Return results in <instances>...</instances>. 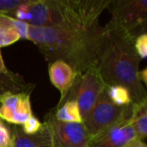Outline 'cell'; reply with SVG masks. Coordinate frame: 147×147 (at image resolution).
I'll return each instance as SVG.
<instances>
[{"label":"cell","mask_w":147,"mask_h":147,"mask_svg":"<svg viewBox=\"0 0 147 147\" xmlns=\"http://www.w3.org/2000/svg\"><path fill=\"white\" fill-rule=\"evenodd\" d=\"M57 121L65 123H83V118L79 107L75 101L65 102L56 110H53Z\"/></svg>","instance_id":"obj_15"},{"label":"cell","mask_w":147,"mask_h":147,"mask_svg":"<svg viewBox=\"0 0 147 147\" xmlns=\"http://www.w3.org/2000/svg\"><path fill=\"white\" fill-rule=\"evenodd\" d=\"M130 117H124L90 138L89 147H122L137 139Z\"/></svg>","instance_id":"obj_9"},{"label":"cell","mask_w":147,"mask_h":147,"mask_svg":"<svg viewBox=\"0 0 147 147\" xmlns=\"http://www.w3.org/2000/svg\"><path fill=\"white\" fill-rule=\"evenodd\" d=\"M110 1L24 0L7 16L33 27L87 30L99 25Z\"/></svg>","instance_id":"obj_2"},{"label":"cell","mask_w":147,"mask_h":147,"mask_svg":"<svg viewBox=\"0 0 147 147\" xmlns=\"http://www.w3.org/2000/svg\"><path fill=\"white\" fill-rule=\"evenodd\" d=\"M11 134L9 128L3 125L0 124V147H11Z\"/></svg>","instance_id":"obj_20"},{"label":"cell","mask_w":147,"mask_h":147,"mask_svg":"<svg viewBox=\"0 0 147 147\" xmlns=\"http://www.w3.org/2000/svg\"><path fill=\"white\" fill-rule=\"evenodd\" d=\"M34 85L27 83L17 73L8 71L0 73V96L5 93H27L31 94Z\"/></svg>","instance_id":"obj_13"},{"label":"cell","mask_w":147,"mask_h":147,"mask_svg":"<svg viewBox=\"0 0 147 147\" xmlns=\"http://www.w3.org/2000/svg\"><path fill=\"white\" fill-rule=\"evenodd\" d=\"M108 35L106 25L87 30L29 26L28 40L51 62L68 64L77 75L96 68Z\"/></svg>","instance_id":"obj_1"},{"label":"cell","mask_w":147,"mask_h":147,"mask_svg":"<svg viewBox=\"0 0 147 147\" xmlns=\"http://www.w3.org/2000/svg\"><path fill=\"white\" fill-rule=\"evenodd\" d=\"M131 122L139 140L144 141L147 135V100L141 102H132Z\"/></svg>","instance_id":"obj_14"},{"label":"cell","mask_w":147,"mask_h":147,"mask_svg":"<svg viewBox=\"0 0 147 147\" xmlns=\"http://www.w3.org/2000/svg\"><path fill=\"white\" fill-rule=\"evenodd\" d=\"M138 139H134L133 140H131L130 142H128L127 144H126L124 146L122 147H136L137 146V143H138Z\"/></svg>","instance_id":"obj_23"},{"label":"cell","mask_w":147,"mask_h":147,"mask_svg":"<svg viewBox=\"0 0 147 147\" xmlns=\"http://www.w3.org/2000/svg\"><path fill=\"white\" fill-rule=\"evenodd\" d=\"M1 123H2V122H1V119H0V124H1Z\"/></svg>","instance_id":"obj_25"},{"label":"cell","mask_w":147,"mask_h":147,"mask_svg":"<svg viewBox=\"0 0 147 147\" xmlns=\"http://www.w3.org/2000/svg\"><path fill=\"white\" fill-rule=\"evenodd\" d=\"M106 87L108 86L103 82L97 69L90 68L77 75L73 85L61 104L66 101H75L84 120Z\"/></svg>","instance_id":"obj_6"},{"label":"cell","mask_w":147,"mask_h":147,"mask_svg":"<svg viewBox=\"0 0 147 147\" xmlns=\"http://www.w3.org/2000/svg\"><path fill=\"white\" fill-rule=\"evenodd\" d=\"M42 127V123L34 115L29 117L24 124L22 126V129L24 134L32 135L37 134Z\"/></svg>","instance_id":"obj_17"},{"label":"cell","mask_w":147,"mask_h":147,"mask_svg":"<svg viewBox=\"0 0 147 147\" xmlns=\"http://www.w3.org/2000/svg\"><path fill=\"white\" fill-rule=\"evenodd\" d=\"M29 25L4 14H0V48L20 40H28Z\"/></svg>","instance_id":"obj_11"},{"label":"cell","mask_w":147,"mask_h":147,"mask_svg":"<svg viewBox=\"0 0 147 147\" xmlns=\"http://www.w3.org/2000/svg\"><path fill=\"white\" fill-rule=\"evenodd\" d=\"M24 0H0V14H7L16 9Z\"/></svg>","instance_id":"obj_19"},{"label":"cell","mask_w":147,"mask_h":147,"mask_svg":"<svg viewBox=\"0 0 147 147\" xmlns=\"http://www.w3.org/2000/svg\"><path fill=\"white\" fill-rule=\"evenodd\" d=\"M11 147H52L51 136L46 123L35 134L28 135L23 133L21 126L11 127Z\"/></svg>","instance_id":"obj_12"},{"label":"cell","mask_w":147,"mask_h":147,"mask_svg":"<svg viewBox=\"0 0 147 147\" xmlns=\"http://www.w3.org/2000/svg\"><path fill=\"white\" fill-rule=\"evenodd\" d=\"M136 147H146V145L144 141H140V140H138V143H137V146Z\"/></svg>","instance_id":"obj_24"},{"label":"cell","mask_w":147,"mask_h":147,"mask_svg":"<svg viewBox=\"0 0 147 147\" xmlns=\"http://www.w3.org/2000/svg\"><path fill=\"white\" fill-rule=\"evenodd\" d=\"M0 119L14 126H22L33 115L30 94L5 93L0 96Z\"/></svg>","instance_id":"obj_8"},{"label":"cell","mask_w":147,"mask_h":147,"mask_svg":"<svg viewBox=\"0 0 147 147\" xmlns=\"http://www.w3.org/2000/svg\"><path fill=\"white\" fill-rule=\"evenodd\" d=\"M9 71L7 66L4 64V60L3 59V55L0 50V73H7Z\"/></svg>","instance_id":"obj_22"},{"label":"cell","mask_w":147,"mask_h":147,"mask_svg":"<svg viewBox=\"0 0 147 147\" xmlns=\"http://www.w3.org/2000/svg\"><path fill=\"white\" fill-rule=\"evenodd\" d=\"M48 73L51 83L60 92V99L56 107L58 108L61 105L69 93L74 84L77 74L68 64L61 60L51 62L48 67Z\"/></svg>","instance_id":"obj_10"},{"label":"cell","mask_w":147,"mask_h":147,"mask_svg":"<svg viewBox=\"0 0 147 147\" xmlns=\"http://www.w3.org/2000/svg\"><path fill=\"white\" fill-rule=\"evenodd\" d=\"M107 9L111 14L109 26L134 38L146 34L147 0H111Z\"/></svg>","instance_id":"obj_4"},{"label":"cell","mask_w":147,"mask_h":147,"mask_svg":"<svg viewBox=\"0 0 147 147\" xmlns=\"http://www.w3.org/2000/svg\"><path fill=\"white\" fill-rule=\"evenodd\" d=\"M107 92L112 102L118 107H126L133 102L129 90L121 85L108 86Z\"/></svg>","instance_id":"obj_16"},{"label":"cell","mask_w":147,"mask_h":147,"mask_svg":"<svg viewBox=\"0 0 147 147\" xmlns=\"http://www.w3.org/2000/svg\"><path fill=\"white\" fill-rule=\"evenodd\" d=\"M108 28L107 40L96 69L107 86L121 85L127 88L133 102L147 100L146 87L139 79L140 58L135 48V38L127 33L112 28Z\"/></svg>","instance_id":"obj_3"},{"label":"cell","mask_w":147,"mask_h":147,"mask_svg":"<svg viewBox=\"0 0 147 147\" xmlns=\"http://www.w3.org/2000/svg\"><path fill=\"white\" fill-rule=\"evenodd\" d=\"M52 147H89L90 136L82 123H65L55 119L52 110L46 115Z\"/></svg>","instance_id":"obj_7"},{"label":"cell","mask_w":147,"mask_h":147,"mask_svg":"<svg viewBox=\"0 0 147 147\" xmlns=\"http://www.w3.org/2000/svg\"><path fill=\"white\" fill-rule=\"evenodd\" d=\"M139 79L143 84H147V70L146 68L139 71Z\"/></svg>","instance_id":"obj_21"},{"label":"cell","mask_w":147,"mask_h":147,"mask_svg":"<svg viewBox=\"0 0 147 147\" xmlns=\"http://www.w3.org/2000/svg\"><path fill=\"white\" fill-rule=\"evenodd\" d=\"M107 89L108 87L102 90L95 105L83 120L82 124L90 138L98 134L122 118H131L132 116V103L126 107L116 106L109 99Z\"/></svg>","instance_id":"obj_5"},{"label":"cell","mask_w":147,"mask_h":147,"mask_svg":"<svg viewBox=\"0 0 147 147\" xmlns=\"http://www.w3.org/2000/svg\"><path fill=\"white\" fill-rule=\"evenodd\" d=\"M134 48L140 58L145 59L147 57V34H143L135 38Z\"/></svg>","instance_id":"obj_18"}]
</instances>
